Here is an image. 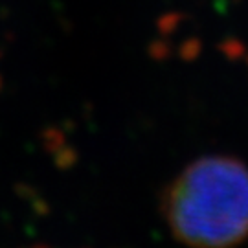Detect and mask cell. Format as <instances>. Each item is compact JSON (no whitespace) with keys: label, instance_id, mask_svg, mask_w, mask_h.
<instances>
[{"label":"cell","instance_id":"obj_1","mask_svg":"<svg viewBox=\"0 0 248 248\" xmlns=\"http://www.w3.org/2000/svg\"><path fill=\"white\" fill-rule=\"evenodd\" d=\"M173 237L191 247H232L248 237V168L230 156L189 164L166 189Z\"/></svg>","mask_w":248,"mask_h":248},{"label":"cell","instance_id":"obj_3","mask_svg":"<svg viewBox=\"0 0 248 248\" xmlns=\"http://www.w3.org/2000/svg\"><path fill=\"white\" fill-rule=\"evenodd\" d=\"M0 85H2V83H0Z\"/></svg>","mask_w":248,"mask_h":248},{"label":"cell","instance_id":"obj_2","mask_svg":"<svg viewBox=\"0 0 248 248\" xmlns=\"http://www.w3.org/2000/svg\"><path fill=\"white\" fill-rule=\"evenodd\" d=\"M59 149L61 151L57 153V166L59 168H70L76 162V153L70 147H59Z\"/></svg>","mask_w":248,"mask_h":248}]
</instances>
